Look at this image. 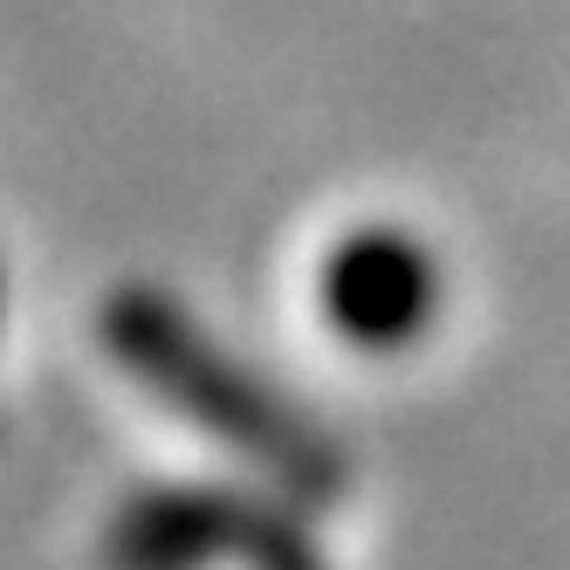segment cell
Returning <instances> with one entry per match:
<instances>
[{
    "label": "cell",
    "instance_id": "3",
    "mask_svg": "<svg viewBox=\"0 0 570 570\" xmlns=\"http://www.w3.org/2000/svg\"><path fill=\"white\" fill-rule=\"evenodd\" d=\"M316 309L351 351H413L440 316V262L405 227H357L316 262Z\"/></svg>",
    "mask_w": 570,
    "mask_h": 570
},
{
    "label": "cell",
    "instance_id": "2",
    "mask_svg": "<svg viewBox=\"0 0 570 570\" xmlns=\"http://www.w3.org/2000/svg\"><path fill=\"white\" fill-rule=\"evenodd\" d=\"M331 570L323 543L289 502L220 481H166L104 522L97 570Z\"/></svg>",
    "mask_w": 570,
    "mask_h": 570
},
{
    "label": "cell",
    "instance_id": "1",
    "mask_svg": "<svg viewBox=\"0 0 570 570\" xmlns=\"http://www.w3.org/2000/svg\"><path fill=\"white\" fill-rule=\"evenodd\" d=\"M97 337L166 413H179L207 440L234 446V454L248 468H262L282 495L337 502L351 488V454L344 446L323 433L296 399H282L255 364H240L207 323H199L186 303H173L166 289L125 282V289L104 303Z\"/></svg>",
    "mask_w": 570,
    "mask_h": 570
}]
</instances>
